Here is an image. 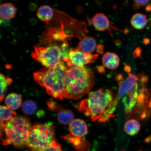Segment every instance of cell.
<instances>
[{
  "instance_id": "6da1fadb",
  "label": "cell",
  "mask_w": 151,
  "mask_h": 151,
  "mask_svg": "<svg viewBox=\"0 0 151 151\" xmlns=\"http://www.w3.org/2000/svg\"><path fill=\"white\" fill-rule=\"evenodd\" d=\"M95 83L94 71L90 66L69 68L66 73L64 97L78 99L89 92Z\"/></svg>"
},
{
  "instance_id": "7a4b0ae2",
  "label": "cell",
  "mask_w": 151,
  "mask_h": 151,
  "mask_svg": "<svg viewBox=\"0 0 151 151\" xmlns=\"http://www.w3.org/2000/svg\"><path fill=\"white\" fill-rule=\"evenodd\" d=\"M63 61L54 67L39 70L34 73L35 80L47 93L56 99H65V82L68 70Z\"/></svg>"
},
{
  "instance_id": "3957f363",
  "label": "cell",
  "mask_w": 151,
  "mask_h": 151,
  "mask_svg": "<svg viewBox=\"0 0 151 151\" xmlns=\"http://www.w3.org/2000/svg\"><path fill=\"white\" fill-rule=\"evenodd\" d=\"M112 90L101 88L90 92L87 98L83 100L76 107L90 117L92 121L100 122L115 97Z\"/></svg>"
},
{
  "instance_id": "277c9868",
  "label": "cell",
  "mask_w": 151,
  "mask_h": 151,
  "mask_svg": "<svg viewBox=\"0 0 151 151\" xmlns=\"http://www.w3.org/2000/svg\"><path fill=\"white\" fill-rule=\"evenodd\" d=\"M148 77L144 74L139 75L138 82L136 86L129 91L122 98L124 107V112L126 116L130 118L134 115L137 116L141 112L142 118H144L143 109L145 107L148 101V90L146 84ZM143 111L147 114L144 109Z\"/></svg>"
},
{
  "instance_id": "5b68a950",
  "label": "cell",
  "mask_w": 151,
  "mask_h": 151,
  "mask_svg": "<svg viewBox=\"0 0 151 151\" xmlns=\"http://www.w3.org/2000/svg\"><path fill=\"white\" fill-rule=\"evenodd\" d=\"M32 127L29 120L26 117H14L1 129V134L2 132L5 133L3 145H12L17 148H24Z\"/></svg>"
},
{
  "instance_id": "8992f818",
  "label": "cell",
  "mask_w": 151,
  "mask_h": 151,
  "mask_svg": "<svg viewBox=\"0 0 151 151\" xmlns=\"http://www.w3.org/2000/svg\"><path fill=\"white\" fill-rule=\"evenodd\" d=\"M55 128L51 122L37 123L32 128L26 142L30 151H42L54 140Z\"/></svg>"
},
{
  "instance_id": "52a82bcc",
  "label": "cell",
  "mask_w": 151,
  "mask_h": 151,
  "mask_svg": "<svg viewBox=\"0 0 151 151\" xmlns=\"http://www.w3.org/2000/svg\"><path fill=\"white\" fill-rule=\"evenodd\" d=\"M61 48L53 45L47 47L35 46L32 57L46 68L54 67L61 61Z\"/></svg>"
},
{
  "instance_id": "ba28073f",
  "label": "cell",
  "mask_w": 151,
  "mask_h": 151,
  "mask_svg": "<svg viewBox=\"0 0 151 151\" xmlns=\"http://www.w3.org/2000/svg\"><path fill=\"white\" fill-rule=\"evenodd\" d=\"M139 78V77L129 73L125 80L120 81L119 83L118 93L105 114L104 117L106 120H109L112 117L120 99L136 86Z\"/></svg>"
},
{
  "instance_id": "9c48e42d",
  "label": "cell",
  "mask_w": 151,
  "mask_h": 151,
  "mask_svg": "<svg viewBox=\"0 0 151 151\" xmlns=\"http://www.w3.org/2000/svg\"><path fill=\"white\" fill-rule=\"evenodd\" d=\"M99 57L98 54H92L82 51L78 48L70 49L69 61L66 63L68 67H80L95 62Z\"/></svg>"
},
{
  "instance_id": "30bf717a",
  "label": "cell",
  "mask_w": 151,
  "mask_h": 151,
  "mask_svg": "<svg viewBox=\"0 0 151 151\" xmlns=\"http://www.w3.org/2000/svg\"><path fill=\"white\" fill-rule=\"evenodd\" d=\"M69 131L70 134L73 136L81 138L87 134L88 132L86 122L81 119L73 121L69 124Z\"/></svg>"
},
{
  "instance_id": "8fae6325",
  "label": "cell",
  "mask_w": 151,
  "mask_h": 151,
  "mask_svg": "<svg viewBox=\"0 0 151 151\" xmlns=\"http://www.w3.org/2000/svg\"><path fill=\"white\" fill-rule=\"evenodd\" d=\"M92 25L98 31H105L109 29L110 23L107 17L102 13L94 15L91 19Z\"/></svg>"
},
{
  "instance_id": "7c38bea8",
  "label": "cell",
  "mask_w": 151,
  "mask_h": 151,
  "mask_svg": "<svg viewBox=\"0 0 151 151\" xmlns=\"http://www.w3.org/2000/svg\"><path fill=\"white\" fill-rule=\"evenodd\" d=\"M120 58L116 54L107 52L104 55L102 59L103 65L109 69L113 70L117 68L119 65Z\"/></svg>"
},
{
  "instance_id": "4fadbf2b",
  "label": "cell",
  "mask_w": 151,
  "mask_h": 151,
  "mask_svg": "<svg viewBox=\"0 0 151 151\" xmlns=\"http://www.w3.org/2000/svg\"><path fill=\"white\" fill-rule=\"evenodd\" d=\"M97 46V42L93 37H86L81 40L77 48L83 52L91 54L95 50Z\"/></svg>"
},
{
  "instance_id": "5bb4252c",
  "label": "cell",
  "mask_w": 151,
  "mask_h": 151,
  "mask_svg": "<svg viewBox=\"0 0 151 151\" xmlns=\"http://www.w3.org/2000/svg\"><path fill=\"white\" fill-rule=\"evenodd\" d=\"M17 9L12 3H6L1 5L0 8L1 17L4 20H10L14 17Z\"/></svg>"
},
{
  "instance_id": "9a60e30c",
  "label": "cell",
  "mask_w": 151,
  "mask_h": 151,
  "mask_svg": "<svg viewBox=\"0 0 151 151\" xmlns=\"http://www.w3.org/2000/svg\"><path fill=\"white\" fill-rule=\"evenodd\" d=\"M54 14L53 9L51 7L48 5H44L38 9L37 15L40 20L48 24L52 19Z\"/></svg>"
},
{
  "instance_id": "2e32d148",
  "label": "cell",
  "mask_w": 151,
  "mask_h": 151,
  "mask_svg": "<svg viewBox=\"0 0 151 151\" xmlns=\"http://www.w3.org/2000/svg\"><path fill=\"white\" fill-rule=\"evenodd\" d=\"M6 106L12 110H16L21 105L22 99L20 95L16 93H11L7 96L5 100Z\"/></svg>"
},
{
  "instance_id": "e0dca14e",
  "label": "cell",
  "mask_w": 151,
  "mask_h": 151,
  "mask_svg": "<svg viewBox=\"0 0 151 151\" xmlns=\"http://www.w3.org/2000/svg\"><path fill=\"white\" fill-rule=\"evenodd\" d=\"M124 129L128 135L134 136L138 133L140 129V124L135 119L127 121L124 124Z\"/></svg>"
},
{
  "instance_id": "ac0fdd59",
  "label": "cell",
  "mask_w": 151,
  "mask_h": 151,
  "mask_svg": "<svg viewBox=\"0 0 151 151\" xmlns=\"http://www.w3.org/2000/svg\"><path fill=\"white\" fill-rule=\"evenodd\" d=\"M132 25L137 29H142L147 25V19L146 15L139 13L134 14L131 20Z\"/></svg>"
},
{
  "instance_id": "d6986e66",
  "label": "cell",
  "mask_w": 151,
  "mask_h": 151,
  "mask_svg": "<svg viewBox=\"0 0 151 151\" xmlns=\"http://www.w3.org/2000/svg\"><path fill=\"white\" fill-rule=\"evenodd\" d=\"M16 116V113L7 106H1V127L2 129L7 122Z\"/></svg>"
},
{
  "instance_id": "ffe728a7",
  "label": "cell",
  "mask_w": 151,
  "mask_h": 151,
  "mask_svg": "<svg viewBox=\"0 0 151 151\" xmlns=\"http://www.w3.org/2000/svg\"><path fill=\"white\" fill-rule=\"evenodd\" d=\"M74 115L72 111L68 109H62L58 114V119L60 123L67 125L73 122Z\"/></svg>"
},
{
  "instance_id": "44dd1931",
  "label": "cell",
  "mask_w": 151,
  "mask_h": 151,
  "mask_svg": "<svg viewBox=\"0 0 151 151\" xmlns=\"http://www.w3.org/2000/svg\"><path fill=\"white\" fill-rule=\"evenodd\" d=\"M62 137L72 145L77 150L80 151L82 149L81 148H83L84 147V143L83 142V141L81 138L73 137L70 134L64 136Z\"/></svg>"
},
{
  "instance_id": "7402d4cb",
  "label": "cell",
  "mask_w": 151,
  "mask_h": 151,
  "mask_svg": "<svg viewBox=\"0 0 151 151\" xmlns=\"http://www.w3.org/2000/svg\"><path fill=\"white\" fill-rule=\"evenodd\" d=\"M37 109L36 104L32 101H26L22 105V110L26 114L31 115L35 112Z\"/></svg>"
},
{
  "instance_id": "603a6c76",
  "label": "cell",
  "mask_w": 151,
  "mask_h": 151,
  "mask_svg": "<svg viewBox=\"0 0 151 151\" xmlns=\"http://www.w3.org/2000/svg\"><path fill=\"white\" fill-rule=\"evenodd\" d=\"M12 79L6 78L4 75L1 74V97L0 101H1L5 95L7 85L10 84Z\"/></svg>"
},
{
  "instance_id": "cb8c5ba5",
  "label": "cell",
  "mask_w": 151,
  "mask_h": 151,
  "mask_svg": "<svg viewBox=\"0 0 151 151\" xmlns=\"http://www.w3.org/2000/svg\"><path fill=\"white\" fill-rule=\"evenodd\" d=\"M61 48V58L62 61L66 63L69 61V53L70 49L69 48L68 43L66 41L62 44Z\"/></svg>"
},
{
  "instance_id": "d4e9b609",
  "label": "cell",
  "mask_w": 151,
  "mask_h": 151,
  "mask_svg": "<svg viewBox=\"0 0 151 151\" xmlns=\"http://www.w3.org/2000/svg\"><path fill=\"white\" fill-rule=\"evenodd\" d=\"M42 151H63L61 145L55 140L53 141L50 145Z\"/></svg>"
},
{
  "instance_id": "484cf974",
  "label": "cell",
  "mask_w": 151,
  "mask_h": 151,
  "mask_svg": "<svg viewBox=\"0 0 151 151\" xmlns=\"http://www.w3.org/2000/svg\"><path fill=\"white\" fill-rule=\"evenodd\" d=\"M47 105L49 109L53 111H58L60 108L59 105L52 101H48Z\"/></svg>"
},
{
  "instance_id": "4316f807",
  "label": "cell",
  "mask_w": 151,
  "mask_h": 151,
  "mask_svg": "<svg viewBox=\"0 0 151 151\" xmlns=\"http://www.w3.org/2000/svg\"><path fill=\"white\" fill-rule=\"evenodd\" d=\"M133 1L136 4L140 6H146L150 1V0H133Z\"/></svg>"
},
{
  "instance_id": "83f0119b",
  "label": "cell",
  "mask_w": 151,
  "mask_h": 151,
  "mask_svg": "<svg viewBox=\"0 0 151 151\" xmlns=\"http://www.w3.org/2000/svg\"><path fill=\"white\" fill-rule=\"evenodd\" d=\"M96 50L99 53L101 54H103L104 52V46L102 44H99L96 47Z\"/></svg>"
},
{
  "instance_id": "f1b7e54d",
  "label": "cell",
  "mask_w": 151,
  "mask_h": 151,
  "mask_svg": "<svg viewBox=\"0 0 151 151\" xmlns=\"http://www.w3.org/2000/svg\"><path fill=\"white\" fill-rule=\"evenodd\" d=\"M140 52L141 50L140 48H136L133 53L134 56L135 57L140 56Z\"/></svg>"
},
{
  "instance_id": "f546056e",
  "label": "cell",
  "mask_w": 151,
  "mask_h": 151,
  "mask_svg": "<svg viewBox=\"0 0 151 151\" xmlns=\"http://www.w3.org/2000/svg\"><path fill=\"white\" fill-rule=\"evenodd\" d=\"M124 70L128 73H129L131 70V67L127 65H126L125 66H124Z\"/></svg>"
},
{
  "instance_id": "4dcf8cb0",
  "label": "cell",
  "mask_w": 151,
  "mask_h": 151,
  "mask_svg": "<svg viewBox=\"0 0 151 151\" xmlns=\"http://www.w3.org/2000/svg\"><path fill=\"white\" fill-rule=\"evenodd\" d=\"M98 70L100 73H105V69L104 68V67L102 66H99L98 68Z\"/></svg>"
},
{
  "instance_id": "1f68e13d",
  "label": "cell",
  "mask_w": 151,
  "mask_h": 151,
  "mask_svg": "<svg viewBox=\"0 0 151 151\" xmlns=\"http://www.w3.org/2000/svg\"><path fill=\"white\" fill-rule=\"evenodd\" d=\"M151 141V135L150 136L147 138L145 140V142L146 143H150Z\"/></svg>"
},
{
  "instance_id": "d6a6232c",
  "label": "cell",
  "mask_w": 151,
  "mask_h": 151,
  "mask_svg": "<svg viewBox=\"0 0 151 151\" xmlns=\"http://www.w3.org/2000/svg\"><path fill=\"white\" fill-rule=\"evenodd\" d=\"M148 106L150 107V109H151V99L150 101H149L148 104Z\"/></svg>"
},
{
  "instance_id": "836d02e7",
  "label": "cell",
  "mask_w": 151,
  "mask_h": 151,
  "mask_svg": "<svg viewBox=\"0 0 151 151\" xmlns=\"http://www.w3.org/2000/svg\"><path fill=\"white\" fill-rule=\"evenodd\" d=\"M119 151H128L126 150H121Z\"/></svg>"
}]
</instances>
